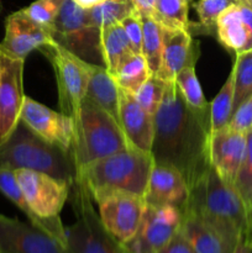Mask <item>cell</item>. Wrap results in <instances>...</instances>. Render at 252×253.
<instances>
[{"label":"cell","instance_id":"1","mask_svg":"<svg viewBox=\"0 0 252 253\" xmlns=\"http://www.w3.org/2000/svg\"><path fill=\"white\" fill-rule=\"evenodd\" d=\"M210 120L187 106L177 84L167 82L162 103L155 114L151 155L157 165L175 168L192 190L211 168Z\"/></svg>","mask_w":252,"mask_h":253},{"label":"cell","instance_id":"2","mask_svg":"<svg viewBox=\"0 0 252 253\" xmlns=\"http://www.w3.org/2000/svg\"><path fill=\"white\" fill-rule=\"evenodd\" d=\"M183 214L194 215L245 253L247 217L244 204L235 187L226 184L212 167L190 190Z\"/></svg>","mask_w":252,"mask_h":253},{"label":"cell","instance_id":"3","mask_svg":"<svg viewBox=\"0 0 252 253\" xmlns=\"http://www.w3.org/2000/svg\"><path fill=\"white\" fill-rule=\"evenodd\" d=\"M155 161L151 153L127 148L94 161L77 170L91 199L100 194L123 192L145 198Z\"/></svg>","mask_w":252,"mask_h":253},{"label":"cell","instance_id":"4","mask_svg":"<svg viewBox=\"0 0 252 253\" xmlns=\"http://www.w3.org/2000/svg\"><path fill=\"white\" fill-rule=\"evenodd\" d=\"M74 135L71 156L76 170L94 161L127 148V140L113 116L94 103L84 99L73 116Z\"/></svg>","mask_w":252,"mask_h":253},{"label":"cell","instance_id":"5","mask_svg":"<svg viewBox=\"0 0 252 253\" xmlns=\"http://www.w3.org/2000/svg\"><path fill=\"white\" fill-rule=\"evenodd\" d=\"M0 168L37 170L69 183L77 173L69 153L44 142L21 120L0 143Z\"/></svg>","mask_w":252,"mask_h":253},{"label":"cell","instance_id":"6","mask_svg":"<svg viewBox=\"0 0 252 253\" xmlns=\"http://www.w3.org/2000/svg\"><path fill=\"white\" fill-rule=\"evenodd\" d=\"M15 175L30 209L41 221L42 231L67 247L66 226L59 214L69 199L72 183L32 169H17Z\"/></svg>","mask_w":252,"mask_h":253},{"label":"cell","instance_id":"7","mask_svg":"<svg viewBox=\"0 0 252 253\" xmlns=\"http://www.w3.org/2000/svg\"><path fill=\"white\" fill-rule=\"evenodd\" d=\"M76 222L66 227L68 253H125L120 244L106 232L85 183L76 174L71 184L69 199Z\"/></svg>","mask_w":252,"mask_h":253},{"label":"cell","instance_id":"8","mask_svg":"<svg viewBox=\"0 0 252 253\" xmlns=\"http://www.w3.org/2000/svg\"><path fill=\"white\" fill-rule=\"evenodd\" d=\"M39 51L46 56L53 68L61 113L73 119L85 99L90 63L56 41L40 47Z\"/></svg>","mask_w":252,"mask_h":253},{"label":"cell","instance_id":"9","mask_svg":"<svg viewBox=\"0 0 252 253\" xmlns=\"http://www.w3.org/2000/svg\"><path fill=\"white\" fill-rule=\"evenodd\" d=\"M98 204L99 219L118 244L130 241L137 232L147 203L145 198L123 192H111L93 198Z\"/></svg>","mask_w":252,"mask_h":253},{"label":"cell","instance_id":"10","mask_svg":"<svg viewBox=\"0 0 252 253\" xmlns=\"http://www.w3.org/2000/svg\"><path fill=\"white\" fill-rule=\"evenodd\" d=\"M182 221L178 208L147 204L136 235L121 247L125 253H158L179 231Z\"/></svg>","mask_w":252,"mask_h":253},{"label":"cell","instance_id":"11","mask_svg":"<svg viewBox=\"0 0 252 253\" xmlns=\"http://www.w3.org/2000/svg\"><path fill=\"white\" fill-rule=\"evenodd\" d=\"M20 120L44 142L71 155L74 135L73 119L25 96Z\"/></svg>","mask_w":252,"mask_h":253},{"label":"cell","instance_id":"12","mask_svg":"<svg viewBox=\"0 0 252 253\" xmlns=\"http://www.w3.org/2000/svg\"><path fill=\"white\" fill-rule=\"evenodd\" d=\"M25 59L7 56L0 49V143L20 120L24 94Z\"/></svg>","mask_w":252,"mask_h":253},{"label":"cell","instance_id":"13","mask_svg":"<svg viewBox=\"0 0 252 253\" xmlns=\"http://www.w3.org/2000/svg\"><path fill=\"white\" fill-rule=\"evenodd\" d=\"M0 253H68L66 247L30 222L0 214Z\"/></svg>","mask_w":252,"mask_h":253},{"label":"cell","instance_id":"14","mask_svg":"<svg viewBox=\"0 0 252 253\" xmlns=\"http://www.w3.org/2000/svg\"><path fill=\"white\" fill-rule=\"evenodd\" d=\"M247 133L229 125L210 133V165L226 184L234 187L237 172L246 152Z\"/></svg>","mask_w":252,"mask_h":253},{"label":"cell","instance_id":"15","mask_svg":"<svg viewBox=\"0 0 252 253\" xmlns=\"http://www.w3.org/2000/svg\"><path fill=\"white\" fill-rule=\"evenodd\" d=\"M52 41L54 39L51 31L35 24L21 9L5 20V35L0 42V49L10 57L25 59L32 51Z\"/></svg>","mask_w":252,"mask_h":253},{"label":"cell","instance_id":"16","mask_svg":"<svg viewBox=\"0 0 252 253\" xmlns=\"http://www.w3.org/2000/svg\"><path fill=\"white\" fill-rule=\"evenodd\" d=\"M163 48L161 66L156 76L166 82H174L177 74L187 66H195L200 54L199 42L187 30L163 27Z\"/></svg>","mask_w":252,"mask_h":253},{"label":"cell","instance_id":"17","mask_svg":"<svg viewBox=\"0 0 252 253\" xmlns=\"http://www.w3.org/2000/svg\"><path fill=\"white\" fill-rule=\"evenodd\" d=\"M119 123L131 148L151 153L155 136V116L142 109L132 94L121 89Z\"/></svg>","mask_w":252,"mask_h":253},{"label":"cell","instance_id":"18","mask_svg":"<svg viewBox=\"0 0 252 253\" xmlns=\"http://www.w3.org/2000/svg\"><path fill=\"white\" fill-rule=\"evenodd\" d=\"M190 189L175 168L155 163L148 180L145 200L150 205H172L183 210L189 200Z\"/></svg>","mask_w":252,"mask_h":253},{"label":"cell","instance_id":"19","mask_svg":"<svg viewBox=\"0 0 252 253\" xmlns=\"http://www.w3.org/2000/svg\"><path fill=\"white\" fill-rule=\"evenodd\" d=\"M180 230L195 253H241L237 245L232 244L194 215L183 214Z\"/></svg>","mask_w":252,"mask_h":253},{"label":"cell","instance_id":"20","mask_svg":"<svg viewBox=\"0 0 252 253\" xmlns=\"http://www.w3.org/2000/svg\"><path fill=\"white\" fill-rule=\"evenodd\" d=\"M85 99L110 114L119 123L120 88L104 66L94 63H90L89 66Z\"/></svg>","mask_w":252,"mask_h":253},{"label":"cell","instance_id":"21","mask_svg":"<svg viewBox=\"0 0 252 253\" xmlns=\"http://www.w3.org/2000/svg\"><path fill=\"white\" fill-rule=\"evenodd\" d=\"M215 37L219 43L234 56L242 52L251 51L249 31L242 21L237 4L227 7L217 17Z\"/></svg>","mask_w":252,"mask_h":253},{"label":"cell","instance_id":"22","mask_svg":"<svg viewBox=\"0 0 252 253\" xmlns=\"http://www.w3.org/2000/svg\"><path fill=\"white\" fill-rule=\"evenodd\" d=\"M100 52L104 67L111 76L133 54L123 25L115 24L100 30Z\"/></svg>","mask_w":252,"mask_h":253},{"label":"cell","instance_id":"23","mask_svg":"<svg viewBox=\"0 0 252 253\" xmlns=\"http://www.w3.org/2000/svg\"><path fill=\"white\" fill-rule=\"evenodd\" d=\"M234 187L246 211L247 240L245 245V253H247L252 244V131L247 132L246 152L237 172Z\"/></svg>","mask_w":252,"mask_h":253},{"label":"cell","instance_id":"24","mask_svg":"<svg viewBox=\"0 0 252 253\" xmlns=\"http://www.w3.org/2000/svg\"><path fill=\"white\" fill-rule=\"evenodd\" d=\"M183 100L189 109L199 116L210 120V103L203 94L202 86L195 73V66H187L177 74L174 79Z\"/></svg>","mask_w":252,"mask_h":253},{"label":"cell","instance_id":"25","mask_svg":"<svg viewBox=\"0 0 252 253\" xmlns=\"http://www.w3.org/2000/svg\"><path fill=\"white\" fill-rule=\"evenodd\" d=\"M89 27H94L91 26L89 19V10L79 6L74 0H63L61 9L51 27V34L52 37L57 40Z\"/></svg>","mask_w":252,"mask_h":253},{"label":"cell","instance_id":"26","mask_svg":"<svg viewBox=\"0 0 252 253\" xmlns=\"http://www.w3.org/2000/svg\"><path fill=\"white\" fill-rule=\"evenodd\" d=\"M142 21V49L141 54L145 57L151 73L157 74L162 59L163 30L160 22L150 15L141 16Z\"/></svg>","mask_w":252,"mask_h":253},{"label":"cell","instance_id":"27","mask_svg":"<svg viewBox=\"0 0 252 253\" xmlns=\"http://www.w3.org/2000/svg\"><path fill=\"white\" fill-rule=\"evenodd\" d=\"M151 74L145 57L141 53H133L119 67L113 77L121 90L133 95Z\"/></svg>","mask_w":252,"mask_h":253},{"label":"cell","instance_id":"28","mask_svg":"<svg viewBox=\"0 0 252 253\" xmlns=\"http://www.w3.org/2000/svg\"><path fill=\"white\" fill-rule=\"evenodd\" d=\"M237 0H197L193 7L197 11L199 22H190L189 32L192 35H211L215 36L216 32L217 17L222 11L231 5L236 4Z\"/></svg>","mask_w":252,"mask_h":253},{"label":"cell","instance_id":"29","mask_svg":"<svg viewBox=\"0 0 252 253\" xmlns=\"http://www.w3.org/2000/svg\"><path fill=\"white\" fill-rule=\"evenodd\" d=\"M234 69L231 68L229 77L225 81L219 93L210 103V130L224 128L229 125L234 110Z\"/></svg>","mask_w":252,"mask_h":253},{"label":"cell","instance_id":"30","mask_svg":"<svg viewBox=\"0 0 252 253\" xmlns=\"http://www.w3.org/2000/svg\"><path fill=\"white\" fill-rule=\"evenodd\" d=\"M88 10L91 26L101 30L111 25L120 24L136 9L131 0H108Z\"/></svg>","mask_w":252,"mask_h":253},{"label":"cell","instance_id":"31","mask_svg":"<svg viewBox=\"0 0 252 253\" xmlns=\"http://www.w3.org/2000/svg\"><path fill=\"white\" fill-rule=\"evenodd\" d=\"M189 2L187 0H157L152 17L161 26L167 29H182L189 31L188 19Z\"/></svg>","mask_w":252,"mask_h":253},{"label":"cell","instance_id":"32","mask_svg":"<svg viewBox=\"0 0 252 253\" xmlns=\"http://www.w3.org/2000/svg\"><path fill=\"white\" fill-rule=\"evenodd\" d=\"M234 113L252 95V49L235 54L234 64Z\"/></svg>","mask_w":252,"mask_h":253},{"label":"cell","instance_id":"33","mask_svg":"<svg viewBox=\"0 0 252 253\" xmlns=\"http://www.w3.org/2000/svg\"><path fill=\"white\" fill-rule=\"evenodd\" d=\"M0 192L26 215L27 219L30 220V222L34 226L42 230L41 221L35 216L32 210L30 209L29 204H27L26 199H25L21 189H20V185L16 180V175H15V170L7 169V168H0Z\"/></svg>","mask_w":252,"mask_h":253},{"label":"cell","instance_id":"34","mask_svg":"<svg viewBox=\"0 0 252 253\" xmlns=\"http://www.w3.org/2000/svg\"><path fill=\"white\" fill-rule=\"evenodd\" d=\"M166 86H167V82L161 79L156 74H151L146 79L145 83L133 94V98L142 106V109H145L147 113L155 116L161 103H162Z\"/></svg>","mask_w":252,"mask_h":253},{"label":"cell","instance_id":"35","mask_svg":"<svg viewBox=\"0 0 252 253\" xmlns=\"http://www.w3.org/2000/svg\"><path fill=\"white\" fill-rule=\"evenodd\" d=\"M63 0H35L22 11L35 24L46 27L51 31V27L56 20L57 14L62 6Z\"/></svg>","mask_w":252,"mask_h":253},{"label":"cell","instance_id":"36","mask_svg":"<svg viewBox=\"0 0 252 253\" xmlns=\"http://www.w3.org/2000/svg\"><path fill=\"white\" fill-rule=\"evenodd\" d=\"M127 35L128 42H130L131 49L133 53L140 54L142 49V21L141 15L137 11H133L127 17L120 22Z\"/></svg>","mask_w":252,"mask_h":253},{"label":"cell","instance_id":"37","mask_svg":"<svg viewBox=\"0 0 252 253\" xmlns=\"http://www.w3.org/2000/svg\"><path fill=\"white\" fill-rule=\"evenodd\" d=\"M229 126L245 133L252 131V95L232 113Z\"/></svg>","mask_w":252,"mask_h":253},{"label":"cell","instance_id":"38","mask_svg":"<svg viewBox=\"0 0 252 253\" xmlns=\"http://www.w3.org/2000/svg\"><path fill=\"white\" fill-rule=\"evenodd\" d=\"M158 253H195L193 250L192 245L189 244V241L187 240V237L184 236V234L182 232V230L179 229V231L174 235V236L170 239V241L163 247Z\"/></svg>","mask_w":252,"mask_h":253},{"label":"cell","instance_id":"39","mask_svg":"<svg viewBox=\"0 0 252 253\" xmlns=\"http://www.w3.org/2000/svg\"><path fill=\"white\" fill-rule=\"evenodd\" d=\"M236 4L239 6L242 21L249 31L250 48L252 49V0H237Z\"/></svg>","mask_w":252,"mask_h":253},{"label":"cell","instance_id":"40","mask_svg":"<svg viewBox=\"0 0 252 253\" xmlns=\"http://www.w3.org/2000/svg\"><path fill=\"white\" fill-rule=\"evenodd\" d=\"M131 1H132L133 6H135L136 11L141 16H143V15H150V16H152L157 0H131Z\"/></svg>","mask_w":252,"mask_h":253},{"label":"cell","instance_id":"41","mask_svg":"<svg viewBox=\"0 0 252 253\" xmlns=\"http://www.w3.org/2000/svg\"><path fill=\"white\" fill-rule=\"evenodd\" d=\"M79 6L84 7V9H91V7L96 6L99 4L108 1V0H74Z\"/></svg>","mask_w":252,"mask_h":253},{"label":"cell","instance_id":"42","mask_svg":"<svg viewBox=\"0 0 252 253\" xmlns=\"http://www.w3.org/2000/svg\"><path fill=\"white\" fill-rule=\"evenodd\" d=\"M187 1L189 2V4H190V2H193V1H194V0H187Z\"/></svg>","mask_w":252,"mask_h":253},{"label":"cell","instance_id":"43","mask_svg":"<svg viewBox=\"0 0 252 253\" xmlns=\"http://www.w3.org/2000/svg\"><path fill=\"white\" fill-rule=\"evenodd\" d=\"M247 253H252V249H251V250H250V251H249V252H247Z\"/></svg>","mask_w":252,"mask_h":253},{"label":"cell","instance_id":"44","mask_svg":"<svg viewBox=\"0 0 252 253\" xmlns=\"http://www.w3.org/2000/svg\"><path fill=\"white\" fill-rule=\"evenodd\" d=\"M252 249V244H251V246H250V250H251ZM250 250H249V251H250Z\"/></svg>","mask_w":252,"mask_h":253},{"label":"cell","instance_id":"45","mask_svg":"<svg viewBox=\"0 0 252 253\" xmlns=\"http://www.w3.org/2000/svg\"><path fill=\"white\" fill-rule=\"evenodd\" d=\"M0 72H1V67H0Z\"/></svg>","mask_w":252,"mask_h":253}]
</instances>
